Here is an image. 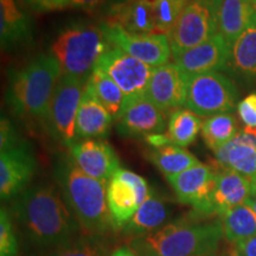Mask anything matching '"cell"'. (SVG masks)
<instances>
[{"label":"cell","mask_w":256,"mask_h":256,"mask_svg":"<svg viewBox=\"0 0 256 256\" xmlns=\"http://www.w3.org/2000/svg\"><path fill=\"white\" fill-rule=\"evenodd\" d=\"M190 0H153L156 34L168 36Z\"/></svg>","instance_id":"cell-31"},{"label":"cell","mask_w":256,"mask_h":256,"mask_svg":"<svg viewBox=\"0 0 256 256\" xmlns=\"http://www.w3.org/2000/svg\"><path fill=\"white\" fill-rule=\"evenodd\" d=\"M216 176L217 171L214 166L200 162L182 174L168 178V180L180 203L191 206L203 215H212L211 197L216 185Z\"/></svg>","instance_id":"cell-12"},{"label":"cell","mask_w":256,"mask_h":256,"mask_svg":"<svg viewBox=\"0 0 256 256\" xmlns=\"http://www.w3.org/2000/svg\"><path fill=\"white\" fill-rule=\"evenodd\" d=\"M34 6L40 11H62L72 6V0H34Z\"/></svg>","instance_id":"cell-38"},{"label":"cell","mask_w":256,"mask_h":256,"mask_svg":"<svg viewBox=\"0 0 256 256\" xmlns=\"http://www.w3.org/2000/svg\"><path fill=\"white\" fill-rule=\"evenodd\" d=\"M148 158L156 168L165 176L166 179L182 174L200 162L196 156L192 154L185 147L174 145V144L153 148Z\"/></svg>","instance_id":"cell-27"},{"label":"cell","mask_w":256,"mask_h":256,"mask_svg":"<svg viewBox=\"0 0 256 256\" xmlns=\"http://www.w3.org/2000/svg\"><path fill=\"white\" fill-rule=\"evenodd\" d=\"M132 2V0H108V2L104 6V8H112V6H119V5L126 4V2Z\"/></svg>","instance_id":"cell-42"},{"label":"cell","mask_w":256,"mask_h":256,"mask_svg":"<svg viewBox=\"0 0 256 256\" xmlns=\"http://www.w3.org/2000/svg\"><path fill=\"white\" fill-rule=\"evenodd\" d=\"M215 153L216 164L220 170H232L252 179L256 177V148L236 142L235 138L220 147Z\"/></svg>","instance_id":"cell-24"},{"label":"cell","mask_w":256,"mask_h":256,"mask_svg":"<svg viewBox=\"0 0 256 256\" xmlns=\"http://www.w3.org/2000/svg\"><path fill=\"white\" fill-rule=\"evenodd\" d=\"M150 192L147 182L136 172L120 168L114 174L107 185V204L114 232H122Z\"/></svg>","instance_id":"cell-9"},{"label":"cell","mask_w":256,"mask_h":256,"mask_svg":"<svg viewBox=\"0 0 256 256\" xmlns=\"http://www.w3.org/2000/svg\"><path fill=\"white\" fill-rule=\"evenodd\" d=\"M107 2L108 0H72L70 8L80 10L86 14H94L96 12L104 10Z\"/></svg>","instance_id":"cell-37"},{"label":"cell","mask_w":256,"mask_h":256,"mask_svg":"<svg viewBox=\"0 0 256 256\" xmlns=\"http://www.w3.org/2000/svg\"><path fill=\"white\" fill-rule=\"evenodd\" d=\"M18 238L8 209H0V256H17Z\"/></svg>","instance_id":"cell-33"},{"label":"cell","mask_w":256,"mask_h":256,"mask_svg":"<svg viewBox=\"0 0 256 256\" xmlns=\"http://www.w3.org/2000/svg\"><path fill=\"white\" fill-rule=\"evenodd\" d=\"M230 57L232 48L226 44L223 37L215 34L200 46L174 56V63L188 76H194L223 70L230 63Z\"/></svg>","instance_id":"cell-17"},{"label":"cell","mask_w":256,"mask_h":256,"mask_svg":"<svg viewBox=\"0 0 256 256\" xmlns=\"http://www.w3.org/2000/svg\"><path fill=\"white\" fill-rule=\"evenodd\" d=\"M144 139H145V142L148 144L152 148H158V147H162L171 144L168 133L148 134V136H144Z\"/></svg>","instance_id":"cell-40"},{"label":"cell","mask_w":256,"mask_h":256,"mask_svg":"<svg viewBox=\"0 0 256 256\" xmlns=\"http://www.w3.org/2000/svg\"><path fill=\"white\" fill-rule=\"evenodd\" d=\"M222 0H190L168 34L172 56L209 40L218 30Z\"/></svg>","instance_id":"cell-7"},{"label":"cell","mask_w":256,"mask_h":256,"mask_svg":"<svg viewBox=\"0 0 256 256\" xmlns=\"http://www.w3.org/2000/svg\"><path fill=\"white\" fill-rule=\"evenodd\" d=\"M250 2H255V0H250Z\"/></svg>","instance_id":"cell-46"},{"label":"cell","mask_w":256,"mask_h":256,"mask_svg":"<svg viewBox=\"0 0 256 256\" xmlns=\"http://www.w3.org/2000/svg\"><path fill=\"white\" fill-rule=\"evenodd\" d=\"M25 2H28V4H31V5H34V0H25Z\"/></svg>","instance_id":"cell-45"},{"label":"cell","mask_w":256,"mask_h":256,"mask_svg":"<svg viewBox=\"0 0 256 256\" xmlns=\"http://www.w3.org/2000/svg\"><path fill=\"white\" fill-rule=\"evenodd\" d=\"M220 217L223 238L230 244H236L256 234V214L246 203L226 210Z\"/></svg>","instance_id":"cell-26"},{"label":"cell","mask_w":256,"mask_h":256,"mask_svg":"<svg viewBox=\"0 0 256 256\" xmlns=\"http://www.w3.org/2000/svg\"><path fill=\"white\" fill-rule=\"evenodd\" d=\"M238 132V120L232 113L217 114L206 118L202 126V138L208 148L212 152L232 142Z\"/></svg>","instance_id":"cell-29"},{"label":"cell","mask_w":256,"mask_h":256,"mask_svg":"<svg viewBox=\"0 0 256 256\" xmlns=\"http://www.w3.org/2000/svg\"><path fill=\"white\" fill-rule=\"evenodd\" d=\"M96 66L119 86L124 100L145 94L153 72V66L113 46L108 48Z\"/></svg>","instance_id":"cell-11"},{"label":"cell","mask_w":256,"mask_h":256,"mask_svg":"<svg viewBox=\"0 0 256 256\" xmlns=\"http://www.w3.org/2000/svg\"><path fill=\"white\" fill-rule=\"evenodd\" d=\"M230 256H256V234L232 244Z\"/></svg>","instance_id":"cell-36"},{"label":"cell","mask_w":256,"mask_h":256,"mask_svg":"<svg viewBox=\"0 0 256 256\" xmlns=\"http://www.w3.org/2000/svg\"><path fill=\"white\" fill-rule=\"evenodd\" d=\"M240 119L247 127L256 128V92L249 94L238 104Z\"/></svg>","instance_id":"cell-34"},{"label":"cell","mask_w":256,"mask_h":256,"mask_svg":"<svg viewBox=\"0 0 256 256\" xmlns=\"http://www.w3.org/2000/svg\"><path fill=\"white\" fill-rule=\"evenodd\" d=\"M30 36V18L17 0H0V42L2 49L23 44Z\"/></svg>","instance_id":"cell-23"},{"label":"cell","mask_w":256,"mask_h":256,"mask_svg":"<svg viewBox=\"0 0 256 256\" xmlns=\"http://www.w3.org/2000/svg\"><path fill=\"white\" fill-rule=\"evenodd\" d=\"M252 196L256 197V177L252 179Z\"/></svg>","instance_id":"cell-44"},{"label":"cell","mask_w":256,"mask_h":256,"mask_svg":"<svg viewBox=\"0 0 256 256\" xmlns=\"http://www.w3.org/2000/svg\"><path fill=\"white\" fill-rule=\"evenodd\" d=\"M55 178L82 234L102 238L113 232L107 204V183L84 174L69 154L57 159Z\"/></svg>","instance_id":"cell-2"},{"label":"cell","mask_w":256,"mask_h":256,"mask_svg":"<svg viewBox=\"0 0 256 256\" xmlns=\"http://www.w3.org/2000/svg\"><path fill=\"white\" fill-rule=\"evenodd\" d=\"M235 140L256 148V128L246 126L243 130H238V134L235 136Z\"/></svg>","instance_id":"cell-39"},{"label":"cell","mask_w":256,"mask_h":256,"mask_svg":"<svg viewBox=\"0 0 256 256\" xmlns=\"http://www.w3.org/2000/svg\"><path fill=\"white\" fill-rule=\"evenodd\" d=\"M168 216L170 208L166 202L151 188L150 196L126 224L122 232L130 238L153 232L165 226Z\"/></svg>","instance_id":"cell-22"},{"label":"cell","mask_w":256,"mask_h":256,"mask_svg":"<svg viewBox=\"0 0 256 256\" xmlns=\"http://www.w3.org/2000/svg\"><path fill=\"white\" fill-rule=\"evenodd\" d=\"M250 196V179L232 170L217 171L216 185L211 197L214 214L222 215L226 210L244 204Z\"/></svg>","instance_id":"cell-19"},{"label":"cell","mask_w":256,"mask_h":256,"mask_svg":"<svg viewBox=\"0 0 256 256\" xmlns=\"http://www.w3.org/2000/svg\"><path fill=\"white\" fill-rule=\"evenodd\" d=\"M100 26L110 46L119 48L147 66L156 68L168 63L171 58V44L166 34H132L110 20H104Z\"/></svg>","instance_id":"cell-10"},{"label":"cell","mask_w":256,"mask_h":256,"mask_svg":"<svg viewBox=\"0 0 256 256\" xmlns=\"http://www.w3.org/2000/svg\"><path fill=\"white\" fill-rule=\"evenodd\" d=\"M12 214L28 242L46 252L72 242L81 232L58 185L54 183L25 188L12 200Z\"/></svg>","instance_id":"cell-1"},{"label":"cell","mask_w":256,"mask_h":256,"mask_svg":"<svg viewBox=\"0 0 256 256\" xmlns=\"http://www.w3.org/2000/svg\"><path fill=\"white\" fill-rule=\"evenodd\" d=\"M114 121L113 115L96 98L89 86L86 84L76 119L78 139H102L110 133Z\"/></svg>","instance_id":"cell-18"},{"label":"cell","mask_w":256,"mask_h":256,"mask_svg":"<svg viewBox=\"0 0 256 256\" xmlns=\"http://www.w3.org/2000/svg\"><path fill=\"white\" fill-rule=\"evenodd\" d=\"M69 150L74 162L84 174L107 184L121 168L113 147L102 139L80 140Z\"/></svg>","instance_id":"cell-16"},{"label":"cell","mask_w":256,"mask_h":256,"mask_svg":"<svg viewBox=\"0 0 256 256\" xmlns=\"http://www.w3.org/2000/svg\"><path fill=\"white\" fill-rule=\"evenodd\" d=\"M255 5H256V0H255Z\"/></svg>","instance_id":"cell-47"},{"label":"cell","mask_w":256,"mask_h":256,"mask_svg":"<svg viewBox=\"0 0 256 256\" xmlns=\"http://www.w3.org/2000/svg\"><path fill=\"white\" fill-rule=\"evenodd\" d=\"M202 119L200 115L188 110L178 108L171 112L168 122V136L174 145L186 147L196 140L202 132Z\"/></svg>","instance_id":"cell-28"},{"label":"cell","mask_w":256,"mask_h":256,"mask_svg":"<svg viewBox=\"0 0 256 256\" xmlns=\"http://www.w3.org/2000/svg\"><path fill=\"white\" fill-rule=\"evenodd\" d=\"M36 158L26 144L0 153V197L2 200H14L28 188L36 172Z\"/></svg>","instance_id":"cell-13"},{"label":"cell","mask_w":256,"mask_h":256,"mask_svg":"<svg viewBox=\"0 0 256 256\" xmlns=\"http://www.w3.org/2000/svg\"><path fill=\"white\" fill-rule=\"evenodd\" d=\"M246 204H247V206H250L252 209L255 211V214H256V197H254V196H250V197L248 198V200L246 202Z\"/></svg>","instance_id":"cell-43"},{"label":"cell","mask_w":256,"mask_h":256,"mask_svg":"<svg viewBox=\"0 0 256 256\" xmlns=\"http://www.w3.org/2000/svg\"><path fill=\"white\" fill-rule=\"evenodd\" d=\"M106 20L119 24L132 34H156L153 0H132L104 10Z\"/></svg>","instance_id":"cell-20"},{"label":"cell","mask_w":256,"mask_h":256,"mask_svg":"<svg viewBox=\"0 0 256 256\" xmlns=\"http://www.w3.org/2000/svg\"><path fill=\"white\" fill-rule=\"evenodd\" d=\"M110 256H142L138 252L133 250L132 248L128 247V246H121V247L115 248L113 252H110Z\"/></svg>","instance_id":"cell-41"},{"label":"cell","mask_w":256,"mask_h":256,"mask_svg":"<svg viewBox=\"0 0 256 256\" xmlns=\"http://www.w3.org/2000/svg\"><path fill=\"white\" fill-rule=\"evenodd\" d=\"M190 76L176 63L153 68L145 95L164 112H174L185 106Z\"/></svg>","instance_id":"cell-15"},{"label":"cell","mask_w":256,"mask_h":256,"mask_svg":"<svg viewBox=\"0 0 256 256\" xmlns=\"http://www.w3.org/2000/svg\"><path fill=\"white\" fill-rule=\"evenodd\" d=\"M222 238L220 220L180 218L153 232L130 238L127 246L142 256H212Z\"/></svg>","instance_id":"cell-4"},{"label":"cell","mask_w":256,"mask_h":256,"mask_svg":"<svg viewBox=\"0 0 256 256\" xmlns=\"http://www.w3.org/2000/svg\"><path fill=\"white\" fill-rule=\"evenodd\" d=\"M118 133L122 136H146L153 133H164L165 112L153 104L146 95L124 100L122 110L115 119Z\"/></svg>","instance_id":"cell-14"},{"label":"cell","mask_w":256,"mask_h":256,"mask_svg":"<svg viewBox=\"0 0 256 256\" xmlns=\"http://www.w3.org/2000/svg\"><path fill=\"white\" fill-rule=\"evenodd\" d=\"M44 256H110L100 238L82 234L78 238Z\"/></svg>","instance_id":"cell-32"},{"label":"cell","mask_w":256,"mask_h":256,"mask_svg":"<svg viewBox=\"0 0 256 256\" xmlns=\"http://www.w3.org/2000/svg\"><path fill=\"white\" fill-rule=\"evenodd\" d=\"M229 64L242 78H256V11L250 23L232 48Z\"/></svg>","instance_id":"cell-25"},{"label":"cell","mask_w":256,"mask_h":256,"mask_svg":"<svg viewBox=\"0 0 256 256\" xmlns=\"http://www.w3.org/2000/svg\"><path fill=\"white\" fill-rule=\"evenodd\" d=\"M110 46L100 24L80 22L60 30L51 43L50 54L63 75L88 80Z\"/></svg>","instance_id":"cell-5"},{"label":"cell","mask_w":256,"mask_h":256,"mask_svg":"<svg viewBox=\"0 0 256 256\" xmlns=\"http://www.w3.org/2000/svg\"><path fill=\"white\" fill-rule=\"evenodd\" d=\"M87 84L94 92L96 98L113 115L114 119H116L124 102V95L119 86L98 66L92 70Z\"/></svg>","instance_id":"cell-30"},{"label":"cell","mask_w":256,"mask_h":256,"mask_svg":"<svg viewBox=\"0 0 256 256\" xmlns=\"http://www.w3.org/2000/svg\"><path fill=\"white\" fill-rule=\"evenodd\" d=\"M19 142H19L14 124L8 118L2 116V121H0V151H8L12 147L17 146Z\"/></svg>","instance_id":"cell-35"},{"label":"cell","mask_w":256,"mask_h":256,"mask_svg":"<svg viewBox=\"0 0 256 256\" xmlns=\"http://www.w3.org/2000/svg\"><path fill=\"white\" fill-rule=\"evenodd\" d=\"M58 62L51 54H42L20 69L8 74L6 101L23 121L46 126L49 107L62 76Z\"/></svg>","instance_id":"cell-3"},{"label":"cell","mask_w":256,"mask_h":256,"mask_svg":"<svg viewBox=\"0 0 256 256\" xmlns=\"http://www.w3.org/2000/svg\"><path fill=\"white\" fill-rule=\"evenodd\" d=\"M238 101V90L232 80L218 72L190 76L185 108L200 116L230 113Z\"/></svg>","instance_id":"cell-8"},{"label":"cell","mask_w":256,"mask_h":256,"mask_svg":"<svg viewBox=\"0 0 256 256\" xmlns=\"http://www.w3.org/2000/svg\"><path fill=\"white\" fill-rule=\"evenodd\" d=\"M88 80L62 75L57 83L44 128L60 145L70 147L78 142L76 119Z\"/></svg>","instance_id":"cell-6"},{"label":"cell","mask_w":256,"mask_h":256,"mask_svg":"<svg viewBox=\"0 0 256 256\" xmlns=\"http://www.w3.org/2000/svg\"><path fill=\"white\" fill-rule=\"evenodd\" d=\"M256 11L250 0H222L218 14L217 34L223 37L230 48L234 46L242 32L250 23Z\"/></svg>","instance_id":"cell-21"}]
</instances>
